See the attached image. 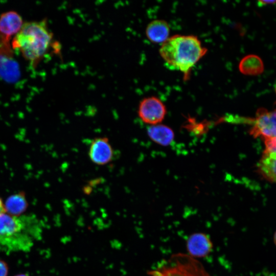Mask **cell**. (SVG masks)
Segmentation results:
<instances>
[{
    "label": "cell",
    "instance_id": "6da1fadb",
    "mask_svg": "<svg viewBox=\"0 0 276 276\" xmlns=\"http://www.w3.org/2000/svg\"><path fill=\"white\" fill-rule=\"evenodd\" d=\"M40 221L32 214L0 216V252L29 251L41 237Z\"/></svg>",
    "mask_w": 276,
    "mask_h": 276
},
{
    "label": "cell",
    "instance_id": "7a4b0ae2",
    "mask_svg": "<svg viewBox=\"0 0 276 276\" xmlns=\"http://www.w3.org/2000/svg\"><path fill=\"white\" fill-rule=\"evenodd\" d=\"M207 51L197 36L177 34L169 37L162 43L159 54L167 67L182 72L186 80L192 67Z\"/></svg>",
    "mask_w": 276,
    "mask_h": 276
},
{
    "label": "cell",
    "instance_id": "3957f363",
    "mask_svg": "<svg viewBox=\"0 0 276 276\" xmlns=\"http://www.w3.org/2000/svg\"><path fill=\"white\" fill-rule=\"evenodd\" d=\"M53 33L44 19L24 24L13 38L11 46L12 49L19 50L35 68L53 44Z\"/></svg>",
    "mask_w": 276,
    "mask_h": 276
},
{
    "label": "cell",
    "instance_id": "277c9868",
    "mask_svg": "<svg viewBox=\"0 0 276 276\" xmlns=\"http://www.w3.org/2000/svg\"><path fill=\"white\" fill-rule=\"evenodd\" d=\"M20 77V68L15 59L10 39L0 33V79L13 83Z\"/></svg>",
    "mask_w": 276,
    "mask_h": 276
},
{
    "label": "cell",
    "instance_id": "5b68a950",
    "mask_svg": "<svg viewBox=\"0 0 276 276\" xmlns=\"http://www.w3.org/2000/svg\"><path fill=\"white\" fill-rule=\"evenodd\" d=\"M250 134L263 139L276 137V108L268 111L261 108L252 121Z\"/></svg>",
    "mask_w": 276,
    "mask_h": 276
},
{
    "label": "cell",
    "instance_id": "8992f818",
    "mask_svg": "<svg viewBox=\"0 0 276 276\" xmlns=\"http://www.w3.org/2000/svg\"><path fill=\"white\" fill-rule=\"evenodd\" d=\"M167 113L163 102L158 98L151 96L143 99L140 103L138 115L145 123L154 125L161 123Z\"/></svg>",
    "mask_w": 276,
    "mask_h": 276
},
{
    "label": "cell",
    "instance_id": "52a82bcc",
    "mask_svg": "<svg viewBox=\"0 0 276 276\" xmlns=\"http://www.w3.org/2000/svg\"><path fill=\"white\" fill-rule=\"evenodd\" d=\"M265 148L258 164L259 173L266 179L276 182V137L264 140Z\"/></svg>",
    "mask_w": 276,
    "mask_h": 276
},
{
    "label": "cell",
    "instance_id": "ba28073f",
    "mask_svg": "<svg viewBox=\"0 0 276 276\" xmlns=\"http://www.w3.org/2000/svg\"><path fill=\"white\" fill-rule=\"evenodd\" d=\"M88 156L91 161L98 165L109 163L113 159L114 151L106 137H98L90 143Z\"/></svg>",
    "mask_w": 276,
    "mask_h": 276
},
{
    "label": "cell",
    "instance_id": "9c48e42d",
    "mask_svg": "<svg viewBox=\"0 0 276 276\" xmlns=\"http://www.w3.org/2000/svg\"><path fill=\"white\" fill-rule=\"evenodd\" d=\"M212 247L213 244L210 238L203 233L194 234L187 241L188 251L193 257L206 256L211 252Z\"/></svg>",
    "mask_w": 276,
    "mask_h": 276
},
{
    "label": "cell",
    "instance_id": "30bf717a",
    "mask_svg": "<svg viewBox=\"0 0 276 276\" xmlns=\"http://www.w3.org/2000/svg\"><path fill=\"white\" fill-rule=\"evenodd\" d=\"M23 24L21 17L16 12H4L0 16V33L10 39L20 31Z\"/></svg>",
    "mask_w": 276,
    "mask_h": 276
},
{
    "label": "cell",
    "instance_id": "8fae6325",
    "mask_svg": "<svg viewBox=\"0 0 276 276\" xmlns=\"http://www.w3.org/2000/svg\"><path fill=\"white\" fill-rule=\"evenodd\" d=\"M147 134L154 143L163 146L170 145L174 139L175 134L170 127L163 124L150 125L147 128Z\"/></svg>",
    "mask_w": 276,
    "mask_h": 276
},
{
    "label": "cell",
    "instance_id": "7c38bea8",
    "mask_svg": "<svg viewBox=\"0 0 276 276\" xmlns=\"http://www.w3.org/2000/svg\"><path fill=\"white\" fill-rule=\"evenodd\" d=\"M169 33L170 27L168 24L161 19L151 21L146 29L147 37L154 43H163L169 38Z\"/></svg>",
    "mask_w": 276,
    "mask_h": 276
},
{
    "label": "cell",
    "instance_id": "4fadbf2b",
    "mask_svg": "<svg viewBox=\"0 0 276 276\" xmlns=\"http://www.w3.org/2000/svg\"><path fill=\"white\" fill-rule=\"evenodd\" d=\"M239 69L244 75L255 76L262 74L264 67L260 57L256 55L250 54L241 59L239 64Z\"/></svg>",
    "mask_w": 276,
    "mask_h": 276
},
{
    "label": "cell",
    "instance_id": "5bb4252c",
    "mask_svg": "<svg viewBox=\"0 0 276 276\" xmlns=\"http://www.w3.org/2000/svg\"><path fill=\"white\" fill-rule=\"evenodd\" d=\"M26 205L25 197L21 194H16L10 197L6 204L5 209L11 213H18L24 210Z\"/></svg>",
    "mask_w": 276,
    "mask_h": 276
},
{
    "label": "cell",
    "instance_id": "9a60e30c",
    "mask_svg": "<svg viewBox=\"0 0 276 276\" xmlns=\"http://www.w3.org/2000/svg\"><path fill=\"white\" fill-rule=\"evenodd\" d=\"M276 3V1H259L258 5L259 6H263L268 5H273Z\"/></svg>",
    "mask_w": 276,
    "mask_h": 276
},
{
    "label": "cell",
    "instance_id": "2e32d148",
    "mask_svg": "<svg viewBox=\"0 0 276 276\" xmlns=\"http://www.w3.org/2000/svg\"><path fill=\"white\" fill-rule=\"evenodd\" d=\"M150 275L151 276H165L159 270L151 271Z\"/></svg>",
    "mask_w": 276,
    "mask_h": 276
},
{
    "label": "cell",
    "instance_id": "e0dca14e",
    "mask_svg": "<svg viewBox=\"0 0 276 276\" xmlns=\"http://www.w3.org/2000/svg\"><path fill=\"white\" fill-rule=\"evenodd\" d=\"M5 206L4 205L1 199L0 198V216L3 213H6Z\"/></svg>",
    "mask_w": 276,
    "mask_h": 276
},
{
    "label": "cell",
    "instance_id": "ac0fdd59",
    "mask_svg": "<svg viewBox=\"0 0 276 276\" xmlns=\"http://www.w3.org/2000/svg\"><path fill=\"white\" fill-rule=\"evenodd\" d=\"M273 242L275 245L276 246V231L274 233V235H273Z\"/></svg>",
    "mask_w": 276,
    "mask_h": 276
},
{
    "label": "cell",
    "instance_id": "d6986e66",
    "mask_svg": "<svg viewBox=\"0 0 276 276\" xmlns=\"http://www.w3.org/2000/svg\"><path fill=\"white\" fill-rule=\"evenodd\" d=\"M275 93H276V87H275Z\"/></svg>",
    "mask_w": 276,
    "mask_h": 276
}]
</instances>
